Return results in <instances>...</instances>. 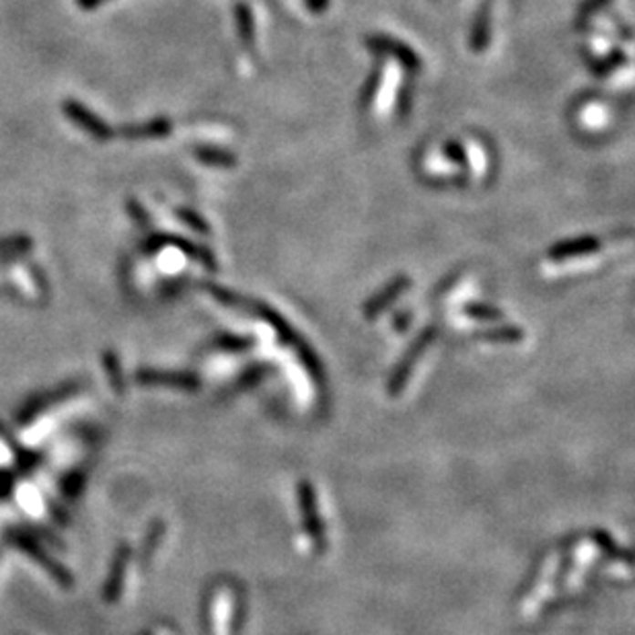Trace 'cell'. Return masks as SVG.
Listing matches in <instances>:
<instances>
[{
	"label": "cell",
	"mask_w": 635,
	"mask_h": 635,
	"mask_svg": "<svg viewBox=\"0 0 635 635\" xmlns=\"http://www.w3.org/2000/svg\"><path fill=\"white\" fill-rule=\"evenodd\" d=\"M182 216L185 218V221H187V223H190V224H193V226H195V229L206 233V224H203V223H200V221H198V218H195V214H187V212H182Z\"/></svg>",
	"instance_id": "ba28073f"
},
{
	"label": "cell",
	"mask_w": 635,
	"mask_h": 635,
	"mask_svg": "<svg viewBox=\"0 0 635 635\" xmlns=\"http://www.w3.org/2000/svg\"><path fill=\"white\" fill-rule=\"evenodd\" d=\"M239 23H241V29H243V37L251 39V36H254V23H251V15L247 11V6H239Z\"/></svg>",
	"instance_id": "52a82bcc"
},
{
	"label": "cell",
	"mask_w": 635,
	"mask_h": 635,
	"mask_svg": "<svg viewBox=\"0 0 635 635\" xmlns=\"http://www.w3.org/2000/svg\"><path fill=\"white\" fill-rule=\"evenodd\" d=\"M195 154H198V159L202 162H206V165H212V167H233L234 162H237L233 154L223 152V151H214V149H202Z\"/></svg>",
	"instance_id": "8992f818"
},
{
	"label": "cell",
	"mask_w": 635,
	"mask_h": 635,
	"mask_svg": "<svg viewBox=\"0 0 635 635\" xmlns=\"http://www.w3.org/2000/svg\"><path fill=\"white\" fill-rule=\"evenodd\" d=\"M487 37H490V6H485L475 23V34L474 39H471V46H474L475 52L484 50Z\"/></svg>",
	"instance_id": "5b68a950"
},
{
	"label": "cell",
	"mask_w": 635,
	"mask_h": 635,
	"mask_svg": "<svg viewBox=\"0 0 635 635\" xmlns=\"http://www.w3.org/2000/svg\"><path fill=\"white\" fill-rule=\"evenodd\" d=\"M171 132V124L167 120H154L151 124L144 126H132L124 130V136L128 138H162Z\"/></svg>",
	"instance_id": "277c9868"
},
{
	"label": "cell",
	"mask_w": 635,
	"mask_h": 635,
	"mask_svg": "<svg viewBox=\"0 0 635 635\" xmlns=\"http://www.w3.org/2000/svg\"><path fill=\"white\" fill-rule=\"evenodd\" d=\"M64 111H67V116L72 120V121H77V124L87 130L88 134L95 136L97 141H108V138L113 134L109 126L105 124V121L101 118H97L93 111H88L85 105H80L78 101H67L64 103Z\"/></svg>",
	"instance_id": "6da1fadb"
},
{
	"label": "cell",
	"mask_w": 635,
	"mask_h": 635,
	"mask_svg": "<svg viewBox=\"0 0 635 635\" xmlns=\"http://www.w3.org/2000/svg\"><path fill=\"white\" fill-rule=\"evenodd\" d=\"M599 249V239L594 237H584V239H576V241H566L557 245L556 249H551V257L564 259V257H574L580 254H590V251Z\"/></svg>",
	"instance_id": "3957f363"
},
{
	"label": "cell",
	"mask_w": 635,
	"mask_h": 635,
	"mask_svg": "<svg viewBox=\"0 0 635 635\" xmlns=\"http://www.w3.org/2000/svg\"><path fill=\"white\" fill-rule=\"evenodd\" d=\"M370 44L377 47V50L389 52L393 58H397L401 64H405L407 68H418V56H415L410 47H405L403 44L395 42V39H390L387 36H374L370 37Z\"/></svg>",
	"instance_id": "7a4b0ae2"
}]
</instances>
